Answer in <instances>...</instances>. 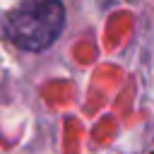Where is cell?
Listing matches in <instances>:
<instances>
[{
	"label": "cell",
	"mask_w": 154,
	"mask_h": 154,
	"mask_svg": "<svg viewBox=\"0 0 154 154\" xmlns=\"http://www.w3.org/2000/svg\"><path fill=\"white\" fill-rule=\"evenodd\" d=\"M63 24L65 7L60 0H24L7 14L5 31L14 46L38 53L55 43Z\"/></svg>",
	"instance_id": "1"
}]
</instances>
